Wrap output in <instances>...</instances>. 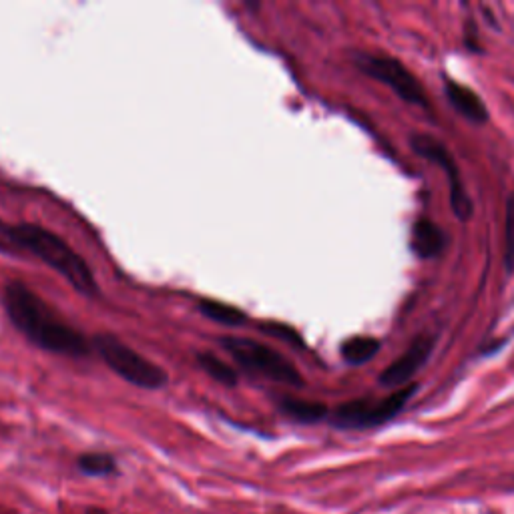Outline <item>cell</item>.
Segmentation results:
<instances>
[{
	"label": "cell",
	"instance_id": "6da1fadb",
	"mask_svg": "<svg viewBox=\"0 0 514 514\" xmlns=\"http://www.w3.org/2000/svg\"><path fill=\"white\" fill-rule=\"evenodd\" d=\"M5 312L11 324L37 348L69 358L91 356L93 344L65 320L27 284L9 282L3 292Z\"/></svg>",
	"mask_w": 514,
	"mask_h": 514
},
{
	"label": "cell",
	"instance_id": "7a4b0ae2",
	"mask_svg": "<svg viewBox=\"0 0 514 514\" xmlns=\"http://www.w3.org/2000/svg\"><path fill=\"white\" fill-rule=\"evenodd\" d=\"M11 237L17 255H35L37 260L55 270L63 280H67L79 294L87 298L99 294V286L89 264L61 235L35 223H17L13 225Z\"/></svg>",
	"mask_w": 514,
	"mask_h": 514
},
{
	"label": "cell",
	"instance_id": "3957f363",
	"mask_svg": "<svg viewBox=\"0 0 514 514\" xmlns=\"http://www.w3.org/2000/svg\"><path fill=\"white\" fill-rule=\"evenodd\" d=\"M93 350L99 354V358L125 382L143 388V390H159L169 382V376L141 356L137 350L127 346L123 340H119L115 334H97L93 338Z\"/></svg>",
	"mask_w": 514,
	"mask_h": 514
},
{
	"label": "cell",
	"instance_id": "277c9868",
	"mask_svg": "<svg viewBox=\"0 0 514 514\" xmlns=\"http://www.w3.org/2000/svg\"><path fill=\"white\" fill-rule=\"evenodd\" d=\"M219 346L247 372L266 376L288 386H304V378L298 368L280 352L262 342H255L251 338L223 336L219 338Z\"/></svg>",
	"mask_w": 514,
	"mask_h": 514
},
{
	"label": "cell",
	"instance_id": "5b68a950",
	"mask_svg": "<svg viewBox=\"0 0 514 514\" xmlns=\"http://www.w3.org/2000/svg\"><path fill=\"white\" fill-rule=\"evenodd\" d=\"M416 390L418 384H408L404 388L394 390L390 396L382 400L358 398L344 402L330 414V422L332 426L342 430H368L382 426L402 412V408L416 394Z\"/></svg>",
	"mask_w": 514,
	"mask_h": 514
},
{
	"label": "cell",
	"instance_id": "8992f818",
	"mask_svg": "<svg viewBox=\"0 0 514 514\" xmlns=\"http://www.w3.org/2000/svg\"><path fill=\"white\" fill-rule=\"evenodd\" d=\"M354 65L366 73L368 77L388 85L402 101L428 107L426 91L422 89L420 81L398 61L384 55H370V53H356Z\"/></svg>",
	"mask_w": 514,
	"mask_h": 514
},
{
	"label": "cell",
	"instance_id": "52a82bcc",
	"mask_svg": "<svg viewBox=\"0 0 514 514\" xmlns=\"http://www.w3.org/2000/svg\"><path fill=\"white\" fill-rule=\"evenodd\" d=\"M410 149L428 159L430 163H436L448 177V183H450V205H452V211L454 215L460 219V221H468L472 219V213H474V205L462 185V179H460V169L456 165V159L454 155L450 153V149L436 137L432 135H426V133H412L410 135Z\"/></svg>",
	"mask_w": 514,
	"mask_h": 514
},
{
	"label": "cell",
	"instance_id": "ba28073f",
	"mask_svg": "<svg viewBox=\"0 0 514 514\" xmlns=\"http://www.w3.org/2000/svg\"><path fill=\"white\" fill-rule=\"evenodd\" d=\"M434 346H436V338H432V336L416 338L412 342V346L380 374V378H378L380 386L396 388V390L408 386V380L428 362Z\"/></svg>",
	"mask_w": 514,
	"mask_h": 514
},
{
	"label": "cell",
	"instance_id": "9c48e42d",
	"mask_svg": "<svg viewBox=\"0 0 514 514\" xmlns=\"http://www.w3.org/2000/svg\"><path fill=\"white\" fill-rule=\"evenodd\" d=\"M410 245L420 260H432V257H438L444 253L448 245V235L438 223L422 217L412 227Z\"/></svg>",
	"mask_w": 514,
	"mask_h": 514
},
{
	"label": "cell",
	"instance_id": "30bf717a",
	"mask_svg": "<svg viewBox=\"0 0 514 514\" xmlns=\"http://www.w3.org/2000/svg\"><path fill=\"white\" fill-rule=\"evenodd\" d=\"M444 93L448 97V103L468 121L482 125L488 121V109L484 105V101L470 89L464 87L452 79L444 81Z\"/></svg>",
	"mask_w": 514,
	"mask_h": 514
},
{
	"label": "cell",
	"instance_id": "8fae6325",
	"mask_svg": "<svg viewBox=\"0 0 514 514\" xmlns=\"http://www.w3.org/2000/svg\"><path fill=\"white\" fill-rule=\"evenodd\" d=\"M278 408L282 410V414H286L288 418H292L294 422H300V424H318L330 416V410L326 404L302 400V398H294V396L278 398Z\"/></svg>",
	"mask_w": 514,
	"mask_h": 514
},
{
	"label": "cell",
	"instance_id": "7c38bea8",
	"mask_svg": "<svg viewBox=\"0 0 514 514\" xmlns=\"http://www.w3.org/2000/svg\"><path fill=\"white\" fill-rule=\"evenodd\" d=\"M197 308L207 320H211L215 324H221V326L237 328V326H243L247 322V314L243 310H239L231 304H225V302L203 298V300H199Z\"/></svg>",
	"mask_w": 514,
	"mask_h": 514
},
{
	"label": "cell",
	"instance_id": "4fadbf2b",
	"mask_svg": "<svg viewBox=\"0 0 514 514\" xmlns=\"http://www.w3.org/2000/svg\"><path fill=\"white\" fill-rule=\"evenodd\" d=\"M195 362L197 366L215 382L227 386V388H235L239 384V374L233 366H229L227 362H223L219 356L211 354V352H197L195 354Z\"/></svg>",
	"mask_w": 514,
	"mask_h": 514
},
{
	"label": "cell",
	"instance_id": "5bb4252c",
	"mask_svg": "<svg viewBox=\"0 0 514 514\" xmlns=\"http://www.w3.org/2000/svg\"><path fill=\"white\" fill-rule=\"evenodd\" d=\"M380 340L372 338V336H354L350 340H346L342 346H340V352H342V358L352 364V366H362L366 362H370L378 350H380Z\"/></svg>",
	"mask_w": 514,
	"mask_h": 514
},
{
	"label": "cell",
	"instance_id": "9a60e30c",
	"mask_svg": "<svg viewBox=\"0 0 514 514\" xmlns=\"http://www.w3.org/2000/svg\"><path fill=\"white\" fill-rule=\"evenodd\" d=\"M77 466L87 476H111L117 472V462L107 452H87L81 454Z\"/></svg>",
	"mask_w": 514,
	"mask_h": 514
},
{
	"label": "cell",
	"instance_id": "2e32d148",
	"mask_svg": "<svg viewBox=\"0 0 514 514\" xmlns=\"http://www.w3.org/2000/svg\"><path fill=\"white\" fill-rule=\"evenodd\" d=\"M504 266L508 274H514V191L506 201V229H504Z\"/></svg>",
	"mask_w": 514,
	"mask_h": 514
},
{
	"label": "cell",
	"instance_id": "e0dca14e",
	"mask_svg": "<svg viewBox=\"0 0 514 514\" xmlns=\"http://www.w3.org/2000/svg\"><path fill=\"white\" fill-rule=\"evenodd\" d=\"M260 332L272 336V338H278V340H284L296 348H304V340L302 336L288 324H282V322H266V324H260Z\"/></svg>",
	"mask_w": 514,
	"mask_h": 514
},
{
	"label": "cell",
	"instance_id": "ac0fdd59",
	"mask_svg": "<svg viewBox=\"0 0 514 514\" xmlns=\"http://www.w3.org/2000/svg\"><path fill=\"white\" fill-rule=\"evenodd\" d=\"M13 225L0 219V253L7 255H15V247H13V237H11Z\"/></svg>",
	"mask_w": 514,
	"mask_h": 514
},
{
	"label": "cell",
	"instance_id": "d6986e66",
	"mask_svg": "<svg viewBox=\"0 0 514 514\" xmlns=\"http://www.w3.org/2000/svg\"><path fill=\"white\" fill-rule=\"evenodd\" d=\"M464 43L466 47L472 51V53H480V43H478V37H476V25L474 21H468L466 25V35H464Z\"/></svg>",
	"mask_w": 514,
	"mask_h": 514
},
{
	"label": "cell",
	"instance_id": "ffe728a7",
	"mask_svg": "<svg viewBox=\"0 0 514 514\" xmlns=\"http://www.w3.org/2000/svg\"><path fill=\"white\" fill-rule=\"evenodd\" d=\"M87 514H109L105 508H99V506H91L89 510H87Z\"/></svg>",
	"mask_w": 514,
	"mask_h": 514
}]
</instances>
